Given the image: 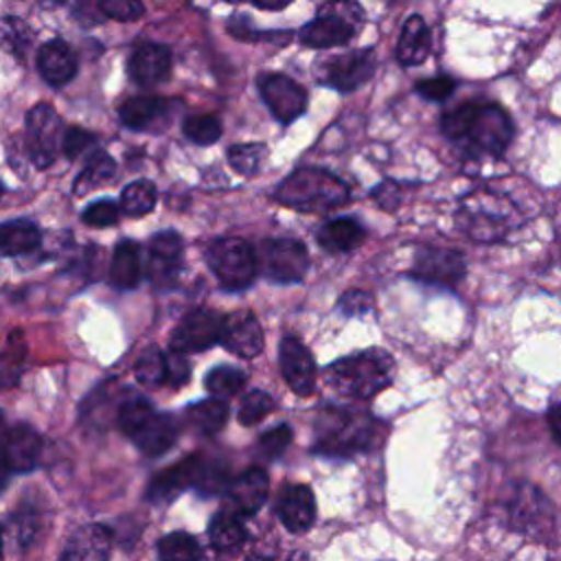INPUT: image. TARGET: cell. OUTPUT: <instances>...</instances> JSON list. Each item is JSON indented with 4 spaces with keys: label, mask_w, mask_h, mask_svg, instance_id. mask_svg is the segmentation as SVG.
<instances>
[{
    "label": "cell",
    "mask_w": 561,
    "mask_h": 561,
    "mask_svg": "<svg viewBox=\"0 0 561 561\" xmlns=\"http://www.w3.org/2000/svg\"><path fill=\"white\" fill-rule=\"evenodd\" d=\"M440 129L476 156H502L513 140V121L495 103H462L440 118Z\"/></svg>",
    "instance_id": "6da1fadb"
},
{
    "label": "cell",
    "mask_w": 561,
    "mask_h": 561,
    "mask_svg": "<svg viewBox=\"0 0 561 561\" xmlns=\"http://www.w3.org/2000/svg\"><path fill=\"white\" fill-rule=\"evenodd\" d=\"M383 425L362 408H327L316 421V449L327 456L348 458L373 449L381 440Z\"/></svg>",
    "instance_id": "7a4b0ae2"
},
{
    "label": "cell",
    "mask_w": 561,
    "mask_h": 561,
    "mask_svg": "<svg viewBox=\"0 0 561 561\" xmlns=\"http://www.w3.org/2000/svg\"><path fill=\"white\" fill-rule=\"evenodd\" d=\"M324 379L337 394L364 401L392 383L394 359L383 348H366L333 362Z\"/></svg>",
    "instance_id": "3957f363"
},
{
    "label": "cell",
    "mask_w": 561,
    "mask_h": 561,
    "mask_svg": "<svg viewBox=\"0 0 561 561\" xmlns=\"http://www.w3.org/2000/svg\"><path fill=\"white\" fill-rule=\"evenodd\" d=\"M348 186L333 173L318 167L296 169L276 191V199L283 206L305 210V213H324L348 202Z\"/></svg>",
    "instance_id": "277c9868"
},
{
    "label": "cell",
    "mask_w": 561,
    "mask_h": 561,
    "mask_svg": "<svg viewBox=\"0 0 561 561\" xmlns=\"http://www.w3.org/2000/svg\"><path fill=\"white\" fill-rule=\"evenodd\" d=\"M206 263L219 285L228 291L248 289L259 274L256 252L241 237L215 239L206 250Z\"/></svg>",
    "instance_id": "5b68a950"
},
{
    "label": "cell",
    "mask_w": 561,
    "mask_h": 561,
    "mask_svg": "<svg viewBox=\"0 0 561 561\" xmlns=\"http://www.w3.org/2000/svg\"><path fill=\"white\" fill-rule=\"evenodd\" d=\"M254 252L259 274L274 283H298L309 270V252L296 239H265Z\"/></svg>",
    "instance_id": "8992f818"
},
{
    "label": "cell",
    "mask_w": 561,
    "mask_h": 561,
    "mask_svg": "<svg viewBox=\"0 0 561 561\" xmlns=\"http://www.w3.org/2000/svg\"><path fill=\"white\" fill-rule=\"evenodd\" d=\"M61 121L53 105L37 103L26 114V149L37 169H46L55 162L61 145Z\"/></svg>",
    "instance_id": "52a82bcc"
},
{
    "label": "cell",
    "mask_w": 561,
    "mask_h": 561,
    "mask_svg": "<svg viewBox=\"0 0 561 561\" xmlns=\"http://www.w3.org/2000/svg\"><path fill=\"white\" fill-rule=\"evenodd\" d=\"M508 524L513 530L533 539H543L552 528V504L530 484H522L508 504Z\"/></svg>",
    "instance_id": "ba28073f"
},
{
    "label": "cell",
    "mask_w": 561,
    "mask_h": 561,
    "mask_svg": "<svg viewBox=\"0 0 561 561\" xmlns=\"http://www.w3.org/2000/svg\"><path fill=\"white\" fill-rule=\"evenodd\" d=\"M465 270L467 267L460 252L438 245H421L414 252L410 276L430 285L454 287L462 280Z\"/></svg>",
    "instance_id": "9c48e42d"
},
{
    "label": "cell",
    "mask_w": 561,
    "mask_h": 561,
    "mask_svg": "<svg viewBox=\"0 0 561 561\" xmlns=\"http://www.w3.org/2000/svg\"><path fill=\"white\" fill-rule=\"evenodd\" d=\"M224 333V316L210 309H195L180 320L171 335V351L173 353H195L210 348L213 344L221 342Z\"/></svg>",
    "instance_id": "30bf717a"
},
{
    "label": "cell",
    "mask_w": 561,
    "mask_h": 561,
    "mask_svg": "<svg viewBox=\"0 0 561 561\" xmlns=\"http://www.w3.org/2000/svg\"><path fill=\"white\" fill-rule=\"evenodd\" d=\"M256 88L272 116L280 123H291L307 110V92L287 75L263 72L256 79Z\"/></svg>",
    "instance_id": "8fae6325"
},
{
    "label": "cell",
    "mask_w": 561,
    "mask_h": 561,
    "mask_svg": "<svg viewBox=\"0 0 561 561\" xmlns=\"http://www.w3.org/2000/svg\"><path fill=\"white\" fill-rule=\"evenodd\" d=\"M375 72V53L370 48L348 50L327 59L320 81L337 92H353L364 85Z\"/></svg>",
    "instance_id": "7c38bea8"
},
{
    "label": "cell",
    "mask_w": 561,
    "mask_h": 561,
    "mask_svg": "<svg viewBox=\"0 0 561 561\" xmlns=\"http://www.w3.org/2000/svg\"><path fill=\"white\" fill-rule=\"evenodd\" d=\"M278 364L289 388L307 397L316 388V362L311 351L296 337H285L278 348Z\"/></svg>",
    "instance_id": "4fadbf2b"
},
{
    "label": "cell",
    "mask_w": 561,
    "mask_h": 561,
    "mask_svg": "<svg viewBox=\"0 0 561 561\" xmlns=\"http://www.w3.org/2000/svg\"><path fill=\"white\" fill-rule=\"evenodd\" d=\"M42 451V438L31 425H13L0 445V460L9 471L26 473L35 467Z\"/></svg>",
    "instance_id": "5bb4252c"
},
{
    "label": "cell",
    "mask_w": 561,
    "mask_h": 561,
    "mask_svg": "<svg viewBox=\"0 0 561 561\" xmlns=\"http://www.w3.org/2000/svg\"><path fill=\"white\" fill-rule=\"evenodd\" d=\"M202 467H204V460L199 456H188V458L171 465L169 469L160 471L147 489L149 500L156 504H164V502L175 500L184 489L197 486Z\"/></svg>",
    "instance_id": "9a60e30c"
},
{
    "label": "cell",
    "mask_w": 561,
    "mask_h": 561,
    "mask_svg": "<svg viewBox=\"0 0 561 561\" xmlns=\"http://www.w3.org/2000/svg\"><path fill=\"white\" fill-rule=\"evenodd\" d=\"M221 344L239 357H256L263 351V329L250 311L224 316Z\"/></svg>",
    "instance_id": "2e32d148"
},
{
    "label": "cell",
    "mask_w": 561,
    "mask_h": 561,
    "mask_svg": "<svg viewBox=\"0 0 561 561\" xmlns=\"http://www.w3.org/2000/svg\"><path fill=\"white\" fill-rule=\"evenodd\" d=\"M270 480L263 469H248L228 486L230 513L239 517L254 515L267 500Z\"/></svg>",
    "instance_id": "e0dca14e"
},
{
    "label": "cell",
    "mask_w": 561,
    "mask_h": 561,
    "mask_svg": "<svg viewBox=\"0 0 561 561\" xmlns=\"http://www.w3.org/2000/svg\"><path fill=\"white\" fill-rule=\"evenodd\" d=\"M171 72V53L156 42H142L129 57V77L138 85H156Z\"/></svg>",
    "instance_id": "ac0fdd59"
},
{
    "label": "cell",
    "mask_w": 561,
    "mask_h": 561,
    "mask_svg": "<svg viewBox=\"0 0 561 561\" xmlns=\"http://www.w3.org/2000/svg\"><path fill=\"white\" fill-rule=\"evenodd\" d=\"M182 237L175 230L156 232L149 241V274L156 283H169L182 263Z\"/></svg>",
    "instance_id": "d6986e66"
},
{
    "label": "cell",
    "mask_w": 561,
    "mask_h": 561,
    "mask_svg": "<svg viewBox=\"0 0 561 561\" xmlns=\"http://www.w3.org/2000/svg\"><path fill=\"white\" fill-rule=\"evenodd\" d=\"M77 55L64 39H50L37 53V70L53 88L66 85L77 75Z\"/></svg>",
    "instance_id": "ffe728a7"
},
{
    "label": "cell",
    "mask_w": 561,
    "mask_h": 561,
    "mask_svg": "<svg viewBox=\"0 0 561 561\" xmlns=\"http://www.w3.org/2000/svg\"><path fill=\"white\" fill-rule=\"evenodd\" d=\"M278 519L291 533H305L316 519V497L309 486H287L278 500Z\"/></svg>",
    "instance_id": "44dd1931"
},
{
    "label": "cell",
    "mask_w": 561,
    "mask_h": 561,
    "mask_svg": "<svg viewBox=\"0 0 561 561\" xmlns=\"http://www.w3.org/2000/svg\"><path fill=\"white\" fill-rule=\"evenodd\" d=\"M355 35V26L353 22H348L342 15H318L316 20L307 22L298 37L305 46L309 48H333V46H342L346 42H351V37Z\"/></svg>",
    "instance_id": "7402d4cb"
},
{
    "label": "cell",
    "mask_w": 561,
    "mask_h": 561,
    "mask_svg": "<svg viewBox=\"0 0 561 561\" xmlns=\"http://www.w3.org/2000/svg\"><path fill=\"white\" fill-rule=\"evenodd\" d=\"M110 530L101 524L79 528L66 543L59 561H107Z\"/></svg>",
    "instance_id": "603a6c76"
},
{
    "label": "cell",
    "mask_w": 561,
    "mask_h": 561,
    "mask_svg": "<svg viewBox=\"0 0 561 561\" xmlns=\"http://www.w3.org/2000/svg\"><path fill=\"white\" fill-rule=\"evenodd\" d=\"M432 50V33L421 15H410L403 22L399 44H397V59L403 66H419Z\"/></svg>",
    "instance_id": "cb8c5ba5"
},
{
    "label": "cell",
    "mask_w": 561,
    "mask_h": 561,
    "mask_svg": "<svg viewBox=\"0 0 561 561\" xmlns=\"http://www.w3.org/2000/svg\"><path fill=\"white\" fill-rule=\"evenodd\" d=\"M366 239V230L364 226L353 219V217H337L327 221L320 230H318V243L320 248H324L331 254H342V252H351L357 245H362Z\"/></svg>",
    "instance_id": "d4e9b609"
},
{
    "label": "cell",
    "mask_w": 561,
    "mask_h": 561,
    "mask_svg": "<svg viewBox=\"0 0 561 561\" xmlns=\"http://www.w3.org/2000/svg\"><path fill=\"white\" fill-rule=\"evenodd\" d=\"M175 436H178V427L173 423L171 416L167 414H153L134 436V445L149 458H158L162 456L164 451H169L175 443Z\"/></svg>",
    "instance_id": "484cf974"
},
{
    "label": "cell",
    "mask_w": 561,
    "mask_h": 561,
    "mask_svg": "<svg viewBox=\"0 0 561 561\" xmlns=\"http://www.w3.org/2000/svg\"><path fill=\"white\" fill-rule=\"evenodd\" d=\"M142 276V256L140 248L134 241H121L114 248L107 278L116 289H131Z\"/></svg>",
    "instance_id": "4316f807"
},
{
    "label": "cell",
    "mask_w": 561,
    "mask_h": 561,
    "mask_svg": "<svg viewBox=\"0 0 561 561\" xmlns=\"http://www.w3.org/2000/svg\"><path fill=\"white\" fill-rule=\"evenodd\" d=\"M42 232L28 219H11L0 224V256H22L39 248Z\"/></svg>",
    "instance_id": "83f0119b"
},
{
    "label": "cell",
    "mask_w": 561,
    "mask_h": 561,
    "mask_svg": "<svg viewBox=\"0 0 561 561\" xmlns=\"http://www.w3.org/2000/svg\"><path fill=\"white\" fill-rule=\"evenodd\" d=\"M164 112V101L151 94H140V96H129L121 107H118V118L125 127L129 129H147L153 125L156 118Z\"/></svg>",
    "instance_id": "f1b7e54d"
},
{
    "label": "cell",
    "mask_w": 561,
    "mask_h": 561,
    "mask_svg": "<svg viewBox=\"0 0 561 561\" xmlns=\"http://www.w3.org/2000/svg\"><path fill=\"white\" fill-rule=\"evenodd\" d=\"M228 419V405L221 399H206L188 405L186 423L197 434H217Z\"/></svg>",
    "instance_id": "f546056e"
},
{
    "label": "cell",
    "mask_w": 561,
    "mask_h": 561,
    "mask_svg": "<svg viewBox=\"0 0 561 561\" xmlns=\"http://www.w3.org/2000/svg\"><path fill=\"white\" fill-rule=\"evenodd\" d=\"M116 175V162L105 151H94L85 162L83 171L75 180V193L88 195L90 191L107 184Z\"/></svg>",
    "instance_id": "4dcf8cb0"
},
{
    "label": "cell",
    "mask_w": 561,
    "mask_h": 561,
    "mask_svg": "<svg viewBox=\"0 0 561 561\" xmlns=\"http://www.w3.org/2000/svg\"><path fill=\"white\" fill-rule=\"evenodd\" d=\"M156 199H158L156 184L151 180H136L123 188L118 206L129 217H142L153 210Z\"/></svg>",
    "instance_id": "1f68e13d"
},
{
    "label": "cell",
    "mask_w": 561,
    "mask_h": 561,
    "mask_svg": "<svg viewBox=\"0 0 561 561\" xmlns=\"http://www.w3.org/2000/svg\"><path fill=\"white\" fill-rule=\"evenodd\" d=\"M265 158H267V149L261 142H243V145H232L228 149V162L232 171L245 178L259 173Z\"/></svg>",
    "instance_id": "d6a6232c"
},
{
    "label": "cell",
    "mask_w": 561,
    "mask_h": 561,
    "mask_svg": "<svg viewBox=\"0 0 561 561\" xmlns=\"http://www.w3.org/2000/svg\"><path fill=\"white\" fill-rule=\"evenodd\" d=\"M208 537H210V543L215 548H234L243 541L245 537V530L239 522V515L234 513H219L210 526H208Z\"/></svg>",
    "instance_id": "836d02e7"
},
{
    "label": "cell",
    "mask_w": 561,
    "mask_h": 561,
    "mask_svg": "<svg viewBox=\"0 0 561 561\" xmlns=\"http://www.w3.org/2000/svg\"><path fill=\"white\" fill-rule=\"evenodd\" d=\"M184 136L195 145H213L221 138V121L215 114H191L182 123Z\"/></svg>",
    "instance_id": "e575fe53"
},
{
    "label": "cell",
    "mask_w": 561,
    "mask_h": 561,
    "mask_svg": "<svg viewBox=\"0 0 561 561\" xmlns=\"http://www.w3.org/2000/svg\"><path fill=\"white\" fill-rule=\"evenodd\" d=\"M160 561H199V546L186 533H169L158 543Z\"/></svg>",
    "instance_id": "d590c367"
},
{
    "label": "cell",
    "mask_w": 561,
    "mask_h": 561,
    "mask_svg": "<svg viewBox=\"0 0 561 561\" xmlns=\"http://www.w3.org/2000/svg\"><path fill=\"white\" fill-rule=\"evenodd\" d=\"M245 386V373L232 366H217L206 375V388L215 399H226L237 394Z\"/></svg>",
    "instance_id": "8d00e7d4"
},
{
    "label": "cell",
    "mask_w": 561,
    "mask_h": 561,
    "mask_svg": "<svg viewBox=\"0 0 561 561\" xmlns=\"http://www.w3.org/2000/svg\"><path fill=\"white\" fill-rule=\"evenodd\" d=\"M134 375L142 386H160L167 381V355L158 348H147L136 366H134Z\"/></svg>",
    "instance_id": "74e56055"
},
{
    "label": "cell",
    "mask_w": 561,
    "mask_h": 561,
    "mask_svg": "<svg viewBox=\"0 0 561 561\" xmlns=\"http://www.w3.org/2000/svg\"><path fill=\"white\" fill-rule=\"evenodd\" d=\"M153 414H156V410L151 408V403H147L142 399H134V401H127L121 405L118 425L131 438Z\"/></svg>",
    "instance_id": "f35d334b"
},
{
    "label": "cell",
    "mask_w": 561,
    "mask_h": 561,
    "mask_svg": "<svg viewBox=\"0 0 561 561\" xmlns=\"http://www.w3.org/2000/svg\"><path fill=\"white\" fill-rule=\"evenodd\" d=\"M274 410V399L261 390H254L243 397L239 408V421L243 425H254L261 419H265Z\"/></svg>",
    "instance_id": "ab89813d"
},
{
    "label": "cell",
    "mask_w": 561,
    "mask_h": 561,
    "mask_svg": "<svg viewBox=\"0 0 561 561\" xmlns=\"http://www.w3.org/2000/svg\"><path fill=\"white\" fill-rule=\"evenodd\" d=\"M118 215H121V206L112 199H99L94 204H90L83 213H81V219L88 224V226H94V228H107V226H114L118 221Z\"/></svg>",
    "instance_id": "60d3db41"
},
{
    "label": "cell",
    "mask_w": 561,
    "mask_h": 561,
    "mask_svg": "<svg viewBox=\"0 0 561 561\" xmlns=\"http://www.w3.org/2000/svg\"><path fill=\"white\" fill-rule=\"evenodd\" d=\"M22 359H24V346L22 344H9L4 353H0V388L13 386L20 377L22 370Z\"/></svg>",
    "instance_id": "b9f144b4"
},
{
    "label": "cell",
    "mask_w": 561,
    "mask_h": 561,
    "mask_svg": "<svg viewBox=\"0 0 561 561\" xmlns=\"http://www.w3.org/2000/svg\"><path fill=\"white\" fill-rule=\"evenodd\" d=\"M99 9L116 22H136L145 13L140 0H99Z\"/></svg>",
    "instance_id": "7bdbcfd3"
},
{
    "label": "cell",
    "mask_w": 561,
    "mask_h": 561,
    "mask_svg": "<svg viewBox=\"0 0 561 561\" xmlns=\"http://www.w3.org/2000/svg\"><path fill=\"white\" fill-rule=\"evenodd\" d=\"M414 90L425 99V101H445L454 90L456 81L449 75H436L430 79H421Z\"/></svg>",
    "instance_id": "ee69618b"
},
{
    "label": "cell",
    "mask_w": 561,
    "mask_h": 561,
    "mask_svg": "<svg viewBox=\"0 0 561 561\" xmlns=\"http://www.w3.org/2000/svg\"><path fill=\"white\" fill-rule=\"evenodd\" d=\"M291 443V430L289 425H278L270 432H265L259 440V454H263L265 458H278L287 445Z\"/></svg>",
    "instance_id": "f6af8a7d"
},
{
    "label": "cell",
    "mask_w": 561,
    "mask_h": 561,
    "mask_svg": "<svg viewBox=\"0 0 561 561\" xmlns=\"http://www.w3.org/2000/svg\"><path fill=\"white\" fill-rule=\"evenodd\" d=\"M2 33H4V37H2L4 46L11 53H15L18 57H22V50L28 48V28H26V24L18 18H4L2 20Z\"/></svg>",
    "instance_id": "bcb514c9"
},
{
    "label": "cell",
    "mask_w": 561,
    "mask_h": 561,
    "mask_svg": "<svg viewBox=\"0 0 561 561\" xmlns=\"http://www.w3.org/2000/svg\"><path fill=\"white\" fill-rule=\"evenodd\" d=\"M92 142H94V136L88 129H83V127H68V131H64V138H61V151L66 153V158L75 160Z\"/></svg>",
    "instance_id": "7dc6e473"
},
{
    "label": "cell",
    "mask_w": 561,
    "mask_h": 561,
    "mask_svg": "<svg viewBox=\"0 0 561 561\" xmlns=\"http://www.w3.org/2000/svg\"><path fill=\"white\" fill-rule=\"evenodd\" d=\"M337 307H340L346 316H362V313H366V311L373 309V296H370L368 291H362V289H348V291L340 298Z\"/></svg>",
    "instance_id": "c3c4849f"
},
{
    "label": "cell",
    "mask_w": 561,
    "mask_h": 561,
    "mask_svg": "<svg viewBox=\"0 0 561 561\" xmlns=\"http://www.w3.org/2000/svg\"><path fill=\"white\" fill-rule=\"evenodd\" d=\"M188 373L191 370H188V362L184 359V355L171 351V355H167V381L180 386L188 379Z\"/></svg>",
    "instance_id": "681fc988"
},
{
    "label": "cell",
    "mask_w": 561,
    "mask_h": 561,
    "mask_svg": "<svg viewBox=\"0 0 561 561\" xmlns=\"http://www.w3.org/2000/svg\"><path fill=\"white\" fill-rule=\"evenodd\" d=\"M392 191H397V186H394L392 182H381V184L373 191V197L377 199V204H379L381 208L392 210V208L397 206V202H399V195H397V193L392 195Z\"/></svg>",
    "instance_id": "f907efd6"
},
{
    "label": "cell",
    "mask_w": 561,
    "mask_h": 561,
    "mask_svg": "<svg viewBox=\"0 0 561 561\" xmlns=\"http://www.w3.org/2000/svg\"><path fill=\"white\" fill-rule=\"evenodd\" d=\"M548 427H550L552 438L561 445V401L552 403L548 408Z\"/></svg>",
    "instance_id": "816d5d0a"
},
{
    "label": "cell",
    "mask_w": 561,
    "mask_h": 561,
    "mask_svg": "<svg viewBox=\"0 0 561 561\" xmlns=\"http://www.w3.org/2000/svg\"><path fill=\"white\" fill-rule=\"evenodd\" d=\"M291 2H294V0H252L254 7L265 9V11H280V9H285L287 4H291Z\"/></svg>",
    "instance_id": "f5cc1de1"
},
{
    "label": "cell",
    "mask_w": 561,
    "mask_h": 561,
    "mask_svg": "<svg viewBox=\"0 0 561 561\" xmlns=\"http://www.w3.org/2000/svg\"><path fill=\"white\" fill-rule=\"evenodd\" d=\"M4 471H9L4 465H2V460H0V489L4 486V480H7V473Z\"/></svg>",
    "instance_id": "db71d44e"
},
{
    "label": "cell",
    "mask_w": 561,
    "mask_h": 561,
    "mask_svg": "<svg viewBox=\"0 0 561 561\" xmlns=\"http://www.w3.org/2000/svg\"><path fill=\"white\" fill-rule=\"evenodd\" d=\"M2 423H4V416H2V412H0V430H2Z\"/></svg>",
    "instance_id": "11a10c76"
},
{
    "label": "cell",
    "mask_w": 561,
    "mask_h": 561,
    "mask_svg": "<svg viewBox=\"0 0 561 561\" xmlns=\"http://www.w3.org/2000/svg\"><path fill=\"white\" fill-rule=\"evenodd\" d=\"M2 193H4V184L0 182V195H2Z\"/></svg>",
    "instance_id": "9f6ffc18"
},
{
    "label": "cell",
    "mask_w": 561,
    "mask_h": 561,
    "mask_svg": "<svg viewBox=\"0 0 561 561\" xmlns=\"http://www.w3.org/2000/svg\"><path fill=\"white\" fill-rule=\"evenodd\" d=\"M0 550H2V535H0Z\"/></svg>",
    "instance_id": "6f0895ef"
},
{
    "label": "cell",
    "mask_w": 561,
    "mask_h": 561,
    "mask_svg": "<svg viewBox=\"0 0 561 561\" xmlns=\"http://www.w3.org/2000/svg\"><path fill=\"white\" fill-rule=\"evenodd\" d=\"M248 561H263V559H248Z\"/></svg>",
    "instance_id": "680465c9"
},
{
    "label": "cell",
    "mask_w": 561,
    "mask_h": 561,
    "mask_svg": "<svg viewBox=\"0 0 561 561\" xmlns=\"http://www.w3.org/2000/svg\"><path fill=\"white\" fill-rule=\"evenodd\" d=\"M226 2H241V0H226Z\"/></svg>",
    "instance_id": "91938a15"
}]
</instances>
